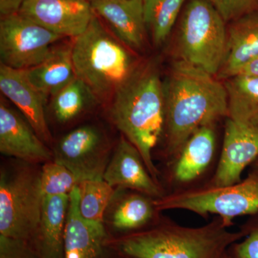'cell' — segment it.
Masks as SVG:
<instances>
[{"label": "cell", "mask_w": 258, "mask_h": 258, "mask_svg": "<svg viewBox=\"0 0 258 258\" xmlns=\"http://www.w3.org/2000/svg\"><path fill=\"white\" fill-rule=\"evenodd\" d=\"M113 124L138 149L157 182L153 151L164 137L166 108L164 81L152 62L138 69L115 93L109 110Z\"/></svg>", "instance_id": "cell-2"}, {"label": "cell", "mask_w": 258, "mask_h": 258, "mask_svg": "<svg viewBox=\"0 0 258 258\" xmlns=\"http://www.w3.org/2000/svg\"><path fill=\"white\" fill-rule=\"evenodd\" d=\"M91 88L76 76L52 96V115L61 124L71 123L90 111L100 102Z\"/></svg>", "instance_id": "cell-23"}, {"label": "cell", "mask_w": 258, "mask_h": 258, "mask_svg": "<svg viewBox=\"0 0 258 258\" xmlns=\"http://www.w3.org/2000/svg\"><path fill=\"white\" fill-rule=\"evenodd\" d=\"M70 195H44L34 240L41 258H64V232Z\"/></svg>", "instance_id": "cell-19"}, {"label": "cell", "mask_w": 258, "mask_h": 258, "mask_svg": "<svg viewBox=\"0 0 258 258\" xmlns=\"http://www.w3.org/2000/svg\"><path fill=\"white\" fill-rule=\"evenodd\" d=\"M227 117L258 128V76L237 75L224 81Z\"/></svg>", "instance_id": "cell-22"}, {"label": "cell", "mask_w": 258, "mask_h": 258, "mask_svg": "<svg viewBox=\"0 0 258 258\" xmlns=\"http://www.w3.org/2000/svg\"><path fill=\"white\" fill-rule=\"evenodd\" d=\"M0 152L32 164L46 163L53 157L28 120L3 98L0 101Z\"/></svg>", "instance_id": "cell-12"}, {"label": "cell", "mask_w": 258, "mask_h": 258, "mask_svg": "<svg viewBox=\"0 0 258 258\" xmlns=\"http://www.w3.org/2000/svg\"><path fill=\"white\" fill-rule=\"evenodd\" d=\"M25 241L0 235V258H38Z\"/></svg>", "instance_id": "cell-29"}, {"label": "cell", "mask_w": 258, "mask_h": 258, "mask_svg": "<svg viewBox=\"0 0 258 258\" xmlns=\"http://www.w3.org/2000/svg\"><path fill=\"white\" fill-rule=\"evenodd\" d=\"M145 2H146V0H144V3H145Z\"/></svg>", "instance_id": "cell-35"}, {"label": "cell", "mask_w": 258, "mask_h": 258, "mask_svg": "<svg viewBox=\"0 0 258 258\" xmlns=\"http://www.w3.org/2000/svg\"><path fill=\"white\" fill-rule=\"evenodd\" d=\"M62 38L19 13L2 17L1 64L14 69H30L45 60L52 44Z\"/></svg>", "instance_id": "cell-8"}, {"label": "cell", "mask_w": 258, "mask_h": 258, "mask_svg": "<svg viewBox=\"0 0 258 258\" xmlns=\"http://www.w3.org/2000/svg\"><path fill=\"white\" fill-rule=\"evenodd\" d=\"M91 3L95 14L125 46L133 50L143 48L147 28L144 0H91Z\"/></svg>", "instance_id": "cell-14"}, {"label": "cell", "mask_w": 258, "mask_h": 258, "mask_svg": "<svg viewBox=\"0 0 258 258\" xmlns=\"http://www.w3.org/2000/svg\"><path fill=\"white\" fill-rule=\"evenodd\" d=\"M0 90L23 113L25 119L45 143L52 140L45 118V99L32 86L25 70L12 69L1 64Z\"/></svg>", "instance_id": "cell-15"}, {"label": "cell", "mask_w": 258, "mask_h": 258, "mask_svg": "<svg viewBox=\"0 0 258 258\" xmlns=\"http://www.w3.org/2000/svg\"><path fill=\"white\" fill-rule=\"evenodd\" d=\"M254 170H258V158L256 159V161H254Z\"/></svg>", "instance_id": "cell-32"}, {"label": "cell", "mask_w": 258, "mask_h": 258, "mask_svg": "<svg viewBox=\"0 0 258 258\" xmlns=\"http://www.w3.org/2000/svg\"><path fill=\"white\" fill-rule=\"evenodd\" d=\"M25 71L30 82L42 96H53L76 77L71 45L52 47L45 60Z\"/></svg>", "instance_id": "cell-20"}, {"label": "cell", "mask_w": 258, "mask_h": 258, "mask_svg": "<svg viewBox=\"0 0 258 258\" xmlns=\"http://www.w3.org/2000/svg\"><path fill=\"white\" fill-rule=\"evenodd\" d=\"M257 158L258 128L227 117L220 160L210 185L239 182L244 169Z\"/></svg>", "instance_id": "cell-10"}, {"label": "cell", "mask_w": 258, "mask_h": 258, "mask_svg": "<svg viewBox=\"0 0 258 258\" xmlns=\"http://www.w3.org/2000/svg\"><path fill=\"white\" fill-rule=\"evenodd\" d=\"M79 209L83 218L88 221L104 222L115 190L104 179L86 180L80 183Z\"/></svg>", "instance_id": "cell-25"}, {"label": "cell", "mask_w": 258, "mask_h": 258, "mask_svg": "<svg viewBox=\"0 0 258 258\" xmlns=\"http://www.w3.org/2000/svg\"><path fill=\"white\" fill-rule=\"evenodd\" d=\"M19 13L60 36H79L94 12L88 0H25Z\"/></svg>", "instance_id": "cell-11"}, {"label": "cell", "mask_w": 258, "mask_h": 258, "mask_svg": "<svg viewBox=\"0 0 258 258\" xmlns=\"http://www.w3.org/2000/svg\"><path fill=\"white\" fill-rule=\"evenodd\" d=\"M222 258H229V257H227V256L226 255V254H225V255L223 256V257Z\"/></svg>", "instance_id": "cell-33"}, {"label": "cell", "mask_w": 258, "mask_h": 258, "mask_svg": "<svg viewBox=\"0 0 258 258\" xmlns=\"http://www.w3.org/2000/svg\"><path fill=\"white\" fill-rule=\"evenodd\" d=\"M103 179L113 187L139 191L154 200L164 195L159 182L148 171L138 149L123 136L115 146Z\"/></svg>", "instance_id": "cell-13"}, {"label": "cell", "mask_w": 258, "mask_h": 258, "mask_svg": "<svg viewBox=\"0 0 258 258\" xmlns=\"http://www.w3.org/2000/svg\"><path fill=\"white\" fill-rule=\"evenodd\" d=\"M244 239L234 244L236 258H258V222L242 230Z\"/></svg>", "instance_id": "cell-28"}, {"label": "cell", "mask_w": 258, "mask_h": 258, "mask_svg": "<svg viewBox=\"0 0 258 258\" xmlns=\"http://www.w3.org/2000/svg\"><path fill=\"white\" fill-rule=\"evenodd\" d=\"M109 144L105 134L93 125L74 129L56 144L53 160L67 167L79 184L103 179L109 162Z\"/></svg>", "instance_id": "cell-9"}, {"label": "cell", "mask_w": 258, "mask_h": 258, "mask_svg": "<svg viewBox=\"0 0 258 258\" xmlns=\"http://www.w3.org/2000/svg\"><path fill=\"white\" fill-rule=\"evenodd\" d=\"M229 228L217 216L199 227L166 222L125 236L115 243L123 254L133 258H222L229 247L244 237L242 230Z\"/></svg>", "instance_id": "cell-3"}, {"label": "cell", "mask_w": 258, "mask_h": 258, "mask_svg": "<svg viewBox=\"0 0 258 258\" xmlns=\"http://www.w3.org/2000/svg\"><path fill=\"white\" fill-rule=\"evenodd\" d=\"M186 0H146L145 19L154 45L167 40Z\"/></svg>", "instance_id": "cell-24"}, {"label": "cell", "mask_w": 258, "mask_h": 258, "mask_svg": "<svg viewBox=\"0 0 258 258\" xmlns=\"http://www.w3.org/2000/svg\"><path fill=\"white\" fill-rule=\"evenodd\" d=\"M77 186L70 194L64 232V258H99L106 238L104 225L83 218Z\"/></svg>", "instance_id": "cell-16"}, {"label": "cell", "mask_w": 258, "mask_h": 258, "mask_svg": "<svg viewBox=\"0 0 258 258\" xmlns=\"http://www.w3.org/2000/svg\"><path fill=\"white\" fill-rule=\"evenodd\" d=\"M88 1H90V2H91V0H88Z\"/></svg>", "instance_id": "cell-34"}, {"label": "cell", "mask_w": 258, "mask_h": 258, "mask_svg": "<svg viewBox=\"0 0 258 258\" xmlns=\"http://www.w3.org/2000/svg\"><path fill=\"white\" fill-rule=\"evenodd\" d=\"M159 212L154 199L139 191L117 194L107 209L104 220L118 231L139 230L153 221Z\"/></svg>", "instance_id": "cell-21"}, {"label": "cell", "mask_w": 258, "mask_h": 258, "mask_svg": "<svg viewBox=\"0 0 258 258\" xmlns=\"http://www.w3.org/2000/svg\"><path fill=\"white\" fill-rule=\"evenodd\" d=\"M25 0H0V13L2 17L17 14Z\"/></svg>", "instance_id": "cell-30"}, {"label": "cell", "mask_w": 258, "mask_h": 258, "mask_svg": "<svg viewBox=\"0 0 258 258\" xmlns=\"http://www.w3.org/2000/svg\"><path fill=\"white\" fill-rule=\"evenodd\" d=\"M258 57V12L229 23L225 58L217 78L233 77Z\"/></svg>", "instance_id": "cell-17"}, {"label": "cell", "mask_w": 258, "mask_h": 258, "mask_svg": "<svg viewBox=\"0 0 258 258\" xmlns=\"http://www.w3.org/2000/svg\"><path fill=\"white\" fill-rule=\"evenodd\" d=\"M31 165L2 169L0 176V235L25 242L35 237L44 198L40 171Z\"/></svg>", "instance_id": "cell-6"}, {"label": "cell", "mask_w": 258, "mask_h": 258, "mask_svg": "<svg viewBox=\"0 0 258 258\" xmlns=\"http://www.w3.org/2000/svg\"><path fill=\"white\" fill-rule=\"evenodd\" d=\"M237 75H249V76H258V57L241 70L240 73Z\"/></svg>", "instance_id": "cell-31"}, {"label": "cell", "mask_w": 258, "mask_h": 258, "mask_svg": "<svg viewBox=\"0 0 258 258\" xmlns=\"http://www.w3.org/2000/svg\"><path fill=\"white\" fill-rule=\"evenodd\" d=\"M154 205L159 212L183 210L204 217L216 215L230 227L236 217L258 212V170L228 186L209 185L164 195L154 200Z\"/></svg>", "instance_id": "cell-7"}, {"label": "cell", "mask_w": 258, "mask_h": 258, "mask_svg": "<svg viewBox=\"0 0 258 258\" xmlns=\"http://www.w3.org/2000/svg\"><path fill=\"white\" fill-rule=\"evenodd\" d=\"M226 24L208 0H189L178 32L179 60L217 76L225 58Z\"/></svg>", "instance_id": "cell-5"}, {"label": "cell", "mask_w": 258, "mask_h": 258, "mask_svg": "<svg viewBox=\"0 0 258 258\" xmlns=\"http://www.w3.org/2000/svg\"><path fill=\"white\" fill-rule=\"evenodd\" d=\"M164 91L166 154L173 160L197 131L227 117V94L217 76L181 60L173 62Z\"/></svg>", "instance_id": "cell-1"}, {"label": "cell", "mask_w": 258, "mask_h": 258, "mask_svg": "<svg viewBox=\"0 0 258 258\" xmlns=\"http://www.w3.org/2000/svg\"><path fill=\"white\" fill-rule=\"evenodd\" d=\"M226 23L258 12V0H208Z\"/></svg>", "instance_id": "cell-27"}, {"label": "cell", "mask_w": 258, "mask_h": 258, "mask_svg": "<svg viewBox=\"0 0 258 258\" xmlns=\"http://www.w3.org/2000/svg\"><path fill=\"white\" fill-rule=\"evenodd\" d=\"M215 147V124L205 125L197 131L171 161L173 181L187 184L203 175L213 159Z\"/></svg>", "instance_id": "cell-18"}, {"label": "cell", "mask_w": 258, "mask_h": 258, "mask_svg": "<svg viewBox=\"0 0 258 258\" xmlns=\"http://www.w3.org/2000/svg\"><path fill=\"white\" fill-rule=\"evenodd\" d=\"M97 15L71 45L75 72L98 99L110 100L138 69L134 55Z\"/></svg>", "instance_id": "cell-4"}, {"label": "cell", "mask_w": 258, "mask_h": 258, "mask_svg": "<svg viewBox=\"0 0 258 258\" xmlns=\"http://www.w3.org/2000/svg\"><path fill=\"white\" fill-rule=\"evenodd\" d=\"M44 195H70L79 186V181L67 167L55 161H47L40 170Z\"/></svg>", "instance_id": "cell-26"}]
</instances>
